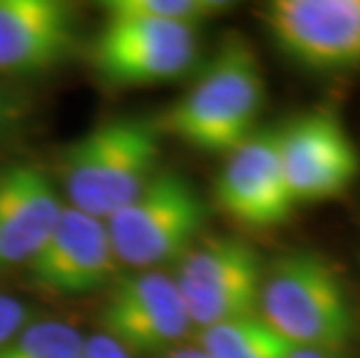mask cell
Instances as JSON below:
<instances>
[{"mask_svg":"<svg viewBox=\"0 0 360 358\" xmlns=\"http://www.w3.org/2000/svg\"><path fill=\"white\" fill-rule=\"evenodd\" d=\"M105 7L91 63L114 87H151L186 75L198 58V26L170 24Z\"/></svg>","mask_w":360,"mask_h":358,"instance_id":"cell-5","label":"cell"},{"mask_svg":"<svg viewBox=\"0 0 360 358\" xmlns=\"http://www.w3.org/2000/svg\"><path fill=\"white\" fill-rule=\"evenodd\" d=\"M110 233L105 221L65 205L56 228L26 265L28 277L53 295L94 293L117 272Z\"/></svg>","mask_w":360,"mask_h":358,"instance_id":"cell-11","label":"cell"},{"mask_svg":"<svg viewBox=\"0 0 360 358\" xmlns=\"http://www.w3.org/2000/svg\"><path fill=\"white\" fill-rule=\"evenodd\" d=\"M265 105V77L254 47L231 37L186 94L163 114L160 128L202 151H226L256 133Z\"/></svg>","mask_w":360,"mask_h":358,"instance_id":"cell-1","label":"cell"},{"mask_svg":"<svg viewBox=\"0 0 360 358\" xmlns=\"http://www.w3.org/2000/svg\"><path fill=\"white\" fill-rule=\"evenodd\" d=\"M103 335L133 354H167L191 331V317L172 275L133 272L114 284L101 312Z\"/></svg>","mask_w":360,"mask_h":358,"instance_id":"cell-8","label":"cell"},{"mask_svg":"<svg viewBox=\"0 0 360 358\" xmlns=\"http://www.w3.org/2000/svg\"><path fill=\"white\" fill-rule=\"evenodd\" d=\"M30 324L28 302L0 293V352Z\"/></svg>","mask_w":360,"mask_h":358,"instance_id":"cell-17","label":"cell"},{"mask_svg":"<svg viewBox=\"0 0 360 358\" xmlns=\"http://www.w3.org/2000/svg\"><path fill=\"white\" fill-rule=\"evenodd\" d=\"M274 44L311 70L360 65V0H274L263 7Z\"/></svg>","mask_w":360,"mask_h":358,"instance_id":"cell-7","label":"cell"},{"mask_svg":"<svg viewBox=\"0 0 360 358\" xmlns=\"http://www.w3.org/2000/svg\"><path fill=\"white\" fill-rule=\"evenodd\" d=\"M207 210L193 184L179 172L158 170L128 205L105 221L117 263L158 270L193 247Z\"/></svg>","mask_w":360,"mask_h":358,"instance_id":"cell-4","label":"cell"},{"mask_svg":"<svg viewBox=\"0 0 360 358\" xmlns=\"http://www.w3.org/2000/svg\"><path fill=\"white\" fill-rule=\"evenodd\" d=\"M198 349L205 358H286L293 345L258 312L200 328Z\"/></svg>","mask_w":360,"mask_h":358,"instance_id":"cell-14","label":"cell"},{"mask_svg":"<svg viewBox=\"0 0 360 358\" xmlns=\"http://www.w3.org/2000/svg\"><path fill=\"white\" fill-rule=\"evenodd\" d=\"M65 203L35 165L0 170V268L28 265L56 228Z\"/></svg>","mask_w":360,"mask_h":358,"instance_id":"cell-13","label":"cell"},{"mask_svg":"<svg viewBox=\"0 0 360 358\" xmlns=\"http://www.w3.org/2000/svg\"><path fill=\"white\" fill-rule=\"evenodd\" d=\"M214 198L226 217L249 228L277 226L290 217L295 200L283 174L277 128L251 133L228 154Z\"/></svg>","mask_w":360,"mask_h":358,"instance_id":"cell-10","label":"cell"},{"mask_svg":"<svg viewBox=\"0 0 360 358\" xmlns=\"http://www.w3.org/2000/svg\"><path fill=\"white\" fill-rule=\"evenodd\" d=\"M286 358H344L340 352H326V349H307V347H293Z\"/></svg>","mask_w":360,"mask_h":358,"instance_id":"cell-19","label":"cell"},{"mask_svg":"<svg viewBox=\"0 0 360 358\" xmlns=\"http://www.w3.org/2000/svg\"><path fill=\"white\" fill-rule=\"evenodd\" d=\"M79 44L77 12L60 0H0V72H49Z\"/></svg>","mask_w":360,"mask_h":358,"instance_id":"cell-12","label":"cell"},{"mask_svg":"<svg viewBox=\"0 0 360 358\" xmlns=\"http://www.w3.org/2000/svg\"><path fill=\"white\" fill-rule=\"evenodd\" d=\"M172 277L193 326L207 328L258 312L263 268L256 249L242 240L217 238L191 247Z\"/></svg>","mask_w":360,"mask_h":358,"instance_id":"cell-6","label":"cell"},{"mask_svg":"<svg viewBox=\"0 0 360 358\" xmlns=\"http://www.w3.org/2000/svg\"><path fill=\"white\" fill-rule=\"evenodd\" d=\"M277 131L283 174L295 205L335 198L354 184L360 156L335 114L304 112Z\"/></svg>","mask_w":360,"mask_h":358,"instance_id":"cell-9","label":"cell"},{"mask_svg":"<svg viewBox=\"0 0 360 358\" xmlns=\"http://www.w3.org/2000/svg\"><path fill=\"white\" fill-rule=\"evenodd\" d=\"M79 358H133L121 345L110 340L103 333H96L91 338H84Z\"/></svg>","mask_w":360,"mask_h":358,"instance_id":"cell-18","label":"cell"},{"mask_svg":"<svg viewBox=\"0 0 360 358\" xmlns=\"http://www.w3.org/2000/svg\"><path fill=\"white\" fill-rule=\"evenodd\" d=\"M163 358H205L198 347H174L172 352L163 354Z\"/></svg>","mask_w":360,"mask_h":358,"instance_id":"cell-20","label":"cell"},{"mask_svg":"<svg viewBox=\"0 0 360 358\" xmlns=\"http://www.w3.org/2000/svg\"><path fill=\"white\" fill-rule=\"evenodd\" d=\"M160 128L147 119L119 117L98 124L65 149L60 179L68 205L107 221L158 172Z\"/></svg>","mask_w":360,"mask_h":358,"instance_id":"cell-2","label":"cell"},{"mask_svg":"<svg viewBox=\"0 0 360 358\" xmlns=\"http://www.w3.org/2000/svg\"><path fill=\"white\" fill-rule=\"evenodd\" d=\"M105 5H110L119 12L198 28L205 21L228 12V7H233L231 3H224V0H112V3Z\"/></svg>","mask_w":360,"mask_h":358,"instance_id":"cell-16","label":"cell"},{"mask_svg":"<svg viewBox=\"0 0 360 358\" xmlns=\"http://www.w3.org/2000/svg\"><path fill=\"white\" fill-rule=\"evenodd\" d=\"M258 314L293 347L326 352H340L356 328L337 272L309 251L281 256L263 272Z\"/></svg>","mask_w":360,"mask_h":358,"instance_id":"cell-3","label":"cell"},{"mask_svg":"<svg viewBox=\"0 0 360 358\" xmlns=\"http://www.w3.org/2000/svg\"><path fill=\"white\" fill-rule=\"evenodd\" d=\"M82 345L84 335L72 324L37 319L0 352V358H79Z\"/></svg>","mask_w":360,"mask_h":358,"instance_id":"cell-15","label":"cell"}]
</instances>
